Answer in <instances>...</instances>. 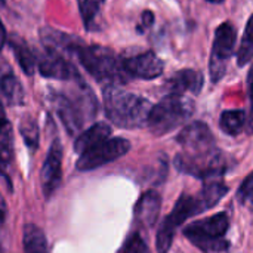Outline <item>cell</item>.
I'll use <instances>...</instances> for the list:
<instances>
[{
    "mask_svg": "<svg viewBox=\"0 0 253 253\" xmlns=\"http://www.w3.org/2000/svg\"><path fill=\"white\" fill-rule=\"evenodd\" d=\"M230 228V219L225 212L194 221L184 228V236L205 253H225L230 243L225 234Z\"/></svg>",
    "mask_w": 253,
    "mask_h": 253,
    "instance_id": "cell-4",
    "label": "cell"
},
{
    "mask_svg": "<svg viewBox=\"0 0 253 253\" xmlns=\"http://www.w3.org/2000/svg\"><path fill=\"white\" fill-rule=\"evenodd\" d=\"M44 50H52L64 56H76L79 47L84 43L80 37L67 34L52 27H43L39 31Z\"/></svg>",
    "mask_w": 253,
    "mask_h": 253,
    "instance_id": "cell-13",
    "label": "cell"
},
{
    "mask_svg": "<svg viewBox=\"0 0 253 253\" xmlns=\"http://www.w3.org/2000/svg\"><path fill=\"white\" fill-rule=\"evenodd\" d=\"M110 135H111V127L107 123L104 122L95 123L87 130H84L77 136L74 142V151L82 156L90 151L92 148H95L96 145H99L101 142L110 139Z\"/></svg>",
    "mask_w": 253,
    "mask_h": 253,
    "instance_id": "cell-17",
    "label": "cell"
},
{
    "mask_svg": "<svg viewBox=\"0 0 253 253\" xmlns=\"http://www.w3.org/2000/svg\"><path fill=\"white\" fill-rule=\"evenodd\" d=\"M203 74L197 70L184 68L178 73H175L172 77L168 79L165 87L169 93H179L184 95L185 92H190L193 95H199L203 89Z\"/></svg>",
    "mask_w": 253,
    "mask_h": 253,
    "instance_id": "cell-14",
    "label": "cell"
},
{
    "mask_svg": "<svg viewBox=\"0 0 253 253\" xmlns=\"http://www.w3.org/2000/svg\"><path fill=\"white\" fill-rule=\"evenodd\" d=\"M122 64L129 79H142V80H153L160 77L165 68L163 61L153 50L122 58Z\"/></svg>",
    "mask_w": 253,
    "mask_h": 253,
    "instance_id": "cell-10",
    "label": "cell"
},
{
    "mask_svg": "<svg viewBox=\"0 0 253 253\" xmlns=\"http://www.w3.org/2000/svg\"><path fill=\"white\" fill-rule=\"evenodd\" d=\"M205 209L202 206V202L197 196L182 194L179 200L176 202L173 211L163 219L159 231H157V252L168 253L172 248L175 231L179 225H182L188 218L203 213Z\"/></svg>",
    "mask_w": 253,
    "mask_h": 253,
    "instance_id": "cell-6",
    "label": "cell"
},
{
    "mask_svg": "<svg viewBox=\"0 0 253 253\" xmlns=\"http://www.w3.org/2000/svg\"><path fill=\"white\" fill-rule=\"evenodd\" d=\"M130 150V142L125 138H110L90 151L80 156V159L76 163V168L80 172H89L93 169H98L107 163H111L125 154H127Z\"/></svg>",
    "mask_w": 253,
    "mask_h": 253,
    "instance_id": "cell-8",
    "label": "cell"
},
{
    "mask_svg": "<svg viewBox=\"0 0 253 253\" xmlns=\"http://www.w3.org/2000/svg\"><path fill=\"white\" fill-rule=\"evenodd\" d=\"M176 142L181 144L187 153H203L216 148L215 138L209 126L203 122H193L187 125L176 136Z\"/></svg>",
    "mask_w": 253,
    "mask_h": 253,
    "instance_id": "cell-12",
    "label": "cell"
},
{
    "mask_svg": "<svg viewBox=\"0 0 253 253\" xmlns=\"http://www.w3.org/2000/svg\"><path fill=\"white\" fill-rule=\"evenodd\" d=\"M206 1H209V3H215V4H218V3H222V1H225V0H206Z\"/></svg>",
    "mask_w": 253,
    "mask_h": 253,
    "instance_id": "cell-31",
    "label": "cell"
},
{
    "mask_svg": "<svg viewBox=\"0 0 253 253\" xmlns=\"http://www.w3.org/2000/svg\"><path fill=\"white\" fill-rule=\"evenodd\" d=\"M6 37L9 39V46L10 50L13 52V56L16 59V62L19 64L21 70L27 74V76H33L36 71V65L39 64V58L37 53L28 46V43L19 37L18 34H6Z\"/></svg>",
    "mask_w": 253,
    "mask_h": 253,
    "instance_id": "cell-16",
    "label": "cell"
},
{
    "mask_svg": "<svg viewBox=\"0 0 253 253\" xmlns=\"http://www.w3.org/2000/svg\"><path fill=\"white\" fill-rule=\"evenodd\" d=\"M25 253H47V242L43 231L34 224H27L22 233Z\"/></svg>",
    "mask_w": 253,
    "mask_h": 253,
    "instance_id": "cell-19",
    "label": "cell"
},
{
    "mask_svg": "<svg viewBox=\"0 0 253 253\" xmlns=\"http://www.w3.org/2000/svg\"><path fill=\"white\" fill-rule=\"evenodd\" d=\"M248 90H249V98H251V104H253V64L248 73Z\"/></svg>",
    "mask_w": 253,
    "mask_h": 253,
    "instance_id": "cell-29",
    "label": "cell"
},
{
    "mask_svg": "<svg viewBox=\"0 0 253 253\" xmlns=\"http://www.w3.org/2000/svg\"><path fill=\"white\" fill-rule=\"evenodd\" d=\"M237 200L242 206L253 212V172L243 181L237 191Z\"/></svg>",
    "mask_w": 253,
    "mask_h": 253,
    "instance_id": "cell-26",
    "label": "cell"
},
{
    "mask_svg": "<svg viewBox=\"0 0 253 253\" xmlns=\"http://www.w3.org/2000/svg\"><path fill=\"white\" fill-rule=\"evenodd\" d=\"M246 113L243 110H228L224 111L219 117V126L222 132L230 136H237L246 127Z\"/></svg>",
    "mask_w": 253,
    "mask_h": 253,
    "instance_id": "cell-20",
    "label": "cell"
},
{
    "mask_svg": "<svg viewBox=\"0 0 253 253\" xmlns=\"http://www.w3.org/2000/svg\"><path fill=\"white\" fill-rule=\"evenodd\" d=\"M101 3H104V0H77L80 16L87 31L98 30V25L95 21H96V16L99 15Z\"/></svg>",
    "mask_w": 253,
    "mask_h": 253,
    "instance_id": "cell-22",
    "label": "cell"
},
{
    "mask_svg": "<svg viewBox=\"0 0 253 253\" xmlns=\"http://www.w3.org/2000/svg\"><path fill=\"white\" fill-rule=\"evenodd\" d=\"M104 108L108 120L122 129H138L148 123L153 105L148 99L123 90L119 84L102 89Z\"/></svg>",
    "mask_w": 253,
    "mask_h": 253,
    "instance_id": "cell-1",
    "label": "cell"
},
{
    "mask_svg": "<svg viewBox=\"0 0 253 253\" xmlns=\"http://www.w3.org/2000/svg\"><path fill=\"white\" fill-rule=\"evenodd\" d=\"M236 42L237 30L230 21H225L221 25H218L209 59V73L212 83L221 82V79L225 76L228 62L236 50Z\"/></svg>",
    "mask_w": 253,
    "mask_h": 253,
    "instance_id": "cell-7",
    "label": "cell"
},
{
    "mask_svg": "<svg viewBox=\"0 0 253 253\" xmlns=\"http://www.w3.org/2000/svg\"><path fill=\"white\" fill-rule=\"evenodd\" d=\"M119 253H150V249L145 245V242L139 237V234L133 233Z\"/></svg>",
    "mask_w": 253,
    "mask_h": 253,
    "instance_id": "cell-27",
    "label": "cell"
},
{
    "mask_svg": "<svg viewBox=\"0 0 253 253\" xmlns=\"http://www.w3.org/2000/svg\"><path fill=\"white\" fill-rule=\"evenodd\" d=\"M61 165H62V145H61V141L56 138L50 144L49 153L46 156V160L40 172L42 190L46 199H49L61 185V181H62Z\"/></svg>",
    "mask_w": 253,
    "mask_h": 253,
    "instance_id": "cell-11",
    "label": "cell"
},
{
    "mask_svg": "<svg viewBox=\"0 0 253 253\" xmlns=\"http://www.w3.org/2000/svg\"><path fill=\"white\" fill-rule=\"evenodd\" d=\"M12 144H13L12 125L9 123V120L4 119V123H3V127H1V136H0V150H1V163H3V168H6L7 163L12 159Z\"/></svg>",
    "mask_w": 253,
    "mask_h": 253,
    "instance_id": "cell-25",
    "label": "cell"
},
{
    "mask_svg": "<svg viewBox=\"0 0 253 253\" xmlns=\"http://www.w3.org/2000/svg\"><path fill=\"white\" fill-rule=\"evenodd\" d=\"M227 193H228V187L224 185L221 181H211V182H205V187L197 194V197L200 199L202 206L206 212L212 209L215 205H218Z\"/></svg>",
    "mask_w": 253,
    "mask_h": 253,
    "instance_id": "cell-21",
    "label": "cell"
},
{
    "mask_svg": "<svg viewBox=\"0 0 253 253\" xmlns=\"http://www.w3.org/2000/svg\"><path fill=\"white\" fill-rule=\"evenodd\" d=\"M154 13L151 10H144L142 15H141V19H139V24L136 27V31L139 34H144L148 28H151L154 25Z\"/></svg>",
    "mask_w": 253,
    "mask_h": 253,
    "instance_id": "cell-28",
    "label": "cell"
},
{
    "mask_svg": "<svg viewBox=\"0 0 253 253\" xmlns=\"http://www.w3.org/2000/svg\"><path fill=\"white\" fill-rule=\"evenodd\" d=\"M246 132L249 135H253V104H251V111H249V117L246 122Z\"/></svg>",
    "mask_w": 253,
    "mask_h": 253,
    "instance_id": "cell-30",
    "label": "cell"
},
{
    "mask_svg": "<svg viewBox=\"0 0 253 253\" xmlns=\"http://www.w3.org/2000/svg\"><path fill=\"white\" fill-rule=\"evenodd\" d=\"M1 95L7 105L18 107L25 102V92L21 82L13 76V73L4 71L1 76Z\"/></svg>",
    "mask_w": 253,
    "mask_h": 253,
    "instance_id": "cell-18",
    "label": "cell"
},
{
    "mask_svg": "<svg viewBox=\"0 0 253 253\" xmlns=\"http://www.w3.org/2000/svg\"><path fill=\"white\" fill-rule=\"evenodd\" d=\"M253 59V13L246 22L245 33L240 42V47L237 50V64L239 67H245Z\"/></svg>",
    "mask_w": 253,
    "mask_h": 253,
    "instance_id": "cell-23",
    "label": "cell"
},
{
    "mask_svg": "<svg viewBox=\"0 0 253 253\" xmlns=\"http://www.w3.org/2000/svg\"><path fill=\"white\" fill-rule=\"evenodd\" d=\"M19 132H21L25 144L31 150H37V147H39V127H37V123L31 117H25L21 120Z\"/></svg>",
    "mask_w": 253,
    "mask_h": 253,
    "instance_id": "cell-24",
    "label": "cell"
},
{
    "mask_svg": "<svg viewBox=\"0 0 253 253\" xmlns=\"http://www.w3.org/2000/svg\"><path fill=\"white\" fill-rule=\"evenodd\" d=\"M230 159L218 148L203 153L182 151L175 157V166L179 172L199 178L205 182L216 181L230 169Z\"/></svg>",
    "mask_w": 253,
    "mask_h": 253,
    "instance_id": "cell-5",
    "label": "cell"
},
{
    "mask_svg": "<svg viewBox=\"0 0 253 253\" xmlns=\"http://www.w3.org/2000/svg\"><path fill=\"white\" fill-rule=\"evenodd\" d=\"M76 58L82 67L98 82L107 84H122L127 83L129 77L126 76L122 64V58L114 53L110 47L101 44H86L83 43Z\"/></svg>",
    "mask_w": 253,
    "mask_h": 253,
    "instance_id": "cell-2",
    "label": "cell"
},
{
    "mask_svg": "<svg viewBox=\"0 0 253 253\" xmlns=\"http://www.w3.org/2000/svg\"><path fill=\"white\" fill-rule=\"evenodd\" d=\"M104 1H105V0H104Z\"/></svg>",
    "mask_w": 253,
    "mask_h": 253,
    "instance_id": "cell-32",
    "label": "cell"
},
{
    "mask_svg": "<svg viewBox=\"0 0 253 253\" xmlns=\"http://www.w3.org/2000/svg\"><path fill=\"white\" fill-rule=\"evenodd\" d=\"M37 68H39V73L46 79H55V80H64V82L83 80L79 70L67 56L52 52V50H44V53L39 56Z\"/></svg>",
    "mask_w": 253,
    "mask_h": 253,
    "instance_id": "cell-9",
    "label": "cell"
},
{
    "mask_svg": "<svg viewBox=\"0 0 253 253\" xmlns=\"http://www.w3.org/2000/svg\"><path fill=\"white\" fill-rule=\"evenodd\" d=\"M196 105L191 99L179 93H168L160 102L153 105L148 117V129L153 135H166L184 125L193 114Z\"/></svg>",
    "mask_w": 253,
    "mask_h": 253,
    "instance_id": "cell-3",
    "label": "cell"
},
{
    "mask_svg": "<svg viewBox=\"0 0 253 253\" xmlns=\"http://www.w3.org/2000/svg\"><path fill=\"white\" fill-rule=\"evenodd\" d=\"M160 209H162L160 194L153 190L147 191L145 194H142V197L138 200V203L135 206V211H133L135 222L144 228L154 227V224L159 219Z\"/></svg>",
    "mask_w": 253,
    "mask_h": 253,
    "instance_id": "cell-15",
    "label": "cell"
}]
</instances>
